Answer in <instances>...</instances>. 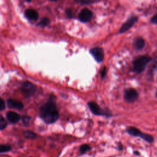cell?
<instances>
[{"mask_svg": "<svg viewBox=\"0 0 157 157\" xmlns=\"http://www.w3.org/2000/svg\"><path fill=\"white\" fill-rule=\"evenodd\" d=\"M126 132L134 137H139L140 138H142V139H144V140L147 141V142L149 143H151L154 141V139L153 137L150 134H145L143 133L142 132H141L139 129H138L137 128H135V127H129L127 129H126Z\"/></svg>", "mask_w": 157, "mask_h": 157, "instance_id": "3957f363", "label": "cell"}, {"mask_svg": "<svg viewBox=\"0 0 157 157\" xmlns=\"http://www.w3.org/2000/svg\"><path fill=\"white\" fill-rule=\"evenodd\" d=\"M5 108V102L3 100V99L1 98L0 99V110H3Z\"/></svg>", "mask_w": 157, "mask_h": 157, "instance_id": "44dd1931", "label": "cell"}, {"mask_svg": "<svg viewBox=\"0 0 157 157\" xmlns=\"http://www.w3.org/2000/svg\"><path fill=\"white\" fill-rule=\"evenodd\" d=\"M29 117H23L22 118V120H23V122L25 124H28V123H29Z\"/></svg>", "mask_w": 157, "mask_h": 157, "instance_id": "7402d4cb", "label": "cell"}, {"mask_svg": "<svg viewBox=\"0 0 157 157\" xmlns=\"http://www.w3.org/2000/svg\"><path fill=\"white\" fill-rule=\"evenodd\" d=\"M90 147L88 144H83L80 147V151L81 153H85L86 151L90 150Z\"/></svg>", "mask_w": 157, "mask_h": 157, "instance_id": "e0dca14e", "label": "cell"}, {"mask_svg": "<svg viewBox=\"0 0 157 157\" xmlns=\"http://www.w3.org/2000/svg\"><path fill=\"white\" fill-rule=\"evenodd\" d=\"M106 71H107L106 67H104L102 69L101 72V75L102 78V77H104L105 76V74H106Z\"/></svg>", "mask_w": 157, "mask_h": 157, "instance_id": "603a6c76", "label": "cell"}, {"mask_svg": "<svg viewBox=\"0 0 157 157\" xmlns=\"http://www.w3.org/2000/svg\"><path fill=\"white\" fill-rule=\"evenodd\" d=\"M23 95L26 98L33 96L36 91V86L29 82H23L20 88Z\"/></svg>", "mask_w": 157, "mask_h": 157, "instance_id": "277c9868", "label": "cell"}, {"mask_svg": "<svg viewBox=\"0 0 157 157\" xmlns=\"http://www.w3.org/2000/svg\"><path fill=\"white\" fill-rule=\"evenodd\" d=\"M0 152L1 153H4V152H7L11 150V147L9 145H1L0 147Z\"/></svg>", "mask_w": 157, "mask_h": 157, "instance_id": "2e32d148", "label": "cell"}, {"mask_svg": "<svg viewBox=\"0 0 157 157\" xmlns=\"http://www.w3.org/2000/svg\"><path fill=\"white\" fill-rule=\"evenodd\" d=\"M7 107L10 109H21L23 107V104L21 102L14 100V99H8L7 100Z\"/></svg>", "mask_w": 157, "mask_h": 157, "instance_id": "30bf717a", "label": "cell"}, {"mask_svg": "<svg viewBox=\"0 0 157 157\" xmlns=\"http://www.w3.org/2000/svg\"><path fill=\"white\" fill-rule=\"evenodd\" d=\"M156 97H157V92H156Z\"/></svg>", "mask_w": 157, "mask_h": 157, "instance_id": "83f0119b", "label": "cell"}, {"mask_svg": "<svg viewBox=\"0 0 157 157\" xmlns=\"http://www.w3.org/2000/svg\"><path fill=\"white\" fill-rule=\"evenodd\" d=\"M75 1L82 4H90L94 1V0H75Z\"/></svg>", "mask_w": 157, "mask_h": 157, "instance_id": "d6986e66", "label": "cell"}, {"mask_svg": "<svg viewBox=\"0 0 157 157\" xmlns=\"http://www.w3.org/2000/svg\"><path fill=\"white\" fill-rule=\"evenodd\" d=\"M90 53L98 62H101L104 59V53L103 50L100 47H94L90 50Z\"/></svg>", "mask_w": 157, "mask_h": 157, "instance_id": "ba28073f", "label": "cell"}, {"mask_svg": "<svg viewBox=\"0 0 157 157\" xmlns=\"http://www.w3.org/2000/svg\"><path fill=\"white\" fill-rule=\"evenodd\" d=\"M23 135L24 136L27 138V139H34L36 137L37 135L36 133H34V132L33 131H25L24 132H23Z\"/></svg>", "mask_w": 157, "mask_h": 157, "instance_id": "5bb4252c", "label": "cell"}, {"mask_svg": "<svg viewBox=\"0 0 157 157\" xmlns=\"http://www.w3.org/2000/svg\"><path fill=\"white\" fill-rule=\"evenodd\" d=\"M6 118L10 123H16L20 120V116L16 112H8L6 113Z\"/></svg>", "mask_w": 157, "mask_h": 157, "instance_id": "8fae6325", "label": "cell"}, {"mask_svg": "<svg viewBox=\"0 0 157 157\" xmlns=\"http://www.w3.org/2000/svg\"><path fill=\"white\" fill-rule=\"evenodd\" d=\"M50 1H57V0H50Z\"/></svg>", "mask_w": 157, "mask_h": 157, "instance_id": "484cf974", "label": "cell"}, {"mask_svg": "<svg viewBox=\"0 0 157 157\" xmlns=\"http://www.w3.org/2000/svg\"><path fill=\"white\" fill-rule=\"evenodd\" d=\"M26 1H31V0H26Z\"/></svg>", "mask_w": 157, "mask_h": 157, "instance_id": "4316f807", "label": "cell"}, {"mask_svg": "<svg viewBox=\"0 0 157 157\" xmlns=\"http://www.w3.org/2000/svg\"><path fill=\"white\" fill-rule=\"evenodd\" d=\"M137 20H138V18L136 16L131 17L121 26V27L119 31L120 33H125L126 31L129 30L135 24V23L137 21Z\"/></svg>", "mask_w": 157, "mask_h": 157, "instance_id": "8992f818", "label": "cell"}, {"mask_svg": "<svg viewBox=\"0 0 157 157\" xmlns=\"http://www.w3.org/2000/svg\"><path fill=\"white\" fill-rule=\"evenodd\" d=\"M134 153L135 155H139V153H138V151H134Z\"/></svg>", "mask_w": 157, "mask_h": 157, "instance_id": "d4e9b609", "label": "cell"}, {"mask_svg": "<svg viewBox=\"0 0 157 157\" xmlns=\"http://www.w3.org/2000/svg\"><path fill=\"white\" fill-rule=\"evenodd\" d=\"M39 115L47 124L55 122L59 118V113L56 104L52 98L40 109Z\"/></svg>", "mask_w": 157, "mask_h": 157, "instance_id": "6da1fadb", "label": "cell"}, {"mask_svg": "<svg viewBox=\"0 0 157 157\" xmlns=\"http://www.w3.org/2000/svg\"><path fill=\"white\" fill-rule=\"evenodd\" d=\"M25 16L31 20H36L38 18V13L34 9H27L25 12Z\"/></svg>", "mask_w": 157, "mask_h": 157, "instance_id": "7c38bea8", "label": "cell"}, {"mask_svg": "<svg viewBox=\"0 0 157 157\" xmlns=\"http://www.w3.org/2000/svg\"><path fill=\"white\" fill-rule=\"evenodd\" d=\"M7 126V122L2 116L0 117V129L3 130Z\"/></svg>", "mask_w": 157, "mask_h": 157, "instance_id": "9a60e30c", "label": "cell"}, {"mask_svg": "<svg viewBox=\"0 0 157 157\" xmlns=\"http://www.w3.org/2000/svg\"><path fill=\"white\" fill-rule=\"evenodd\" d=\"M150 21H151V23H153V24L157 25V13L155 14V15H153V16L151 18Z\"/></svg>", "mask_w": 157, "mask_h": 157, "instance_id": "ffe728a7", "label": "cell"}, {"mask_svg": "<svg viewBox=\"0 0 157 157\" xmlns=\"http://www.w3.org/2000/svg\"><path fill=\"white\" fill-rule=\"evenodd\" d=\"M88 105L93 114L96 115H107V113H105L103 110H102L101 108L96 102L93 101H90L88 103Z\"/></svg>", "mask_w": 157, "mask_h": 157, "instance_id": "52a82bcc", "label": "cell"}, {"mask_svg": "<svg viewBox=\"0 0 157 157\" xmlns=\"http://www.w3.org/2000/svg\"><path fill=\"white\" fill-rule=\"evenodd\" d=\"M151 60V58L148 56H141L136 59L133 62V70L134 71L140 73L143 72L147 64Z\"/></svg>", "mask_w": 157, "mask_h": 157, "instance_id": "7a4b0ae2", "label": "cell"}, {"mask_svg": "<svg viewBox=\"0 0 157 157\" xmlns=\"http://www.w3.org/2000/svg\"><path fill=\"white\" fill-rule=\"evenodd\" d=\"M145 45V40L142 37H137L134 42V47L136 50H142Z\"/></svg>", "mask_w": 157, "mask_h": 157, "instance_id": "4fadbf2b", "label": "cell"}, {"mask_svg": "<svg viewBox=\"0 0 157 157\" xmlns=\"http://www.w3.org/2000/svg\"><path fill=\"white\" fill-rule=\"evenodd\" d=\"M92 17L93 13L90 10L88 9H82L78 15V18L82 22L89 21L91 20Z\"/></svg>", "mask_w": 157, "mask_h": 157, "instance_id": "9c48e42d", "label": "cell"}, {"mask_svg": "<svg viewBox=\"0 0 157 157\" xmlns=\"http://www.w3.org/2000/svg\"><path fill=\"white\" fill-rule=\"evenodd\" d=\"M138 98V93L134 88H129L125 90L124 99L128 102H133Z\"/></svg>", "mask_w": 157, "mask_h": 157, "instance_id": "5b68a950", "label": "cell"}, {"mask_svg": "<svg viewBox=\"0 0 157 157\" xmlns=\"http://www.w3.org/2000/svg\"><path fill=\"white\" fill-rule=\"evenodd\" d=\"M66 13H67V17H69V18H71V17L72 16V12H71V10L70 9L67 10Z\"/></svg>", "mask_w": 157, "mask_h": 157, "instance_id": "cb8c5ba5", "label": "cell"}, {"mask_svg": "<svg viewBox=\"0 0 157 157\" xmlns=\"http://www.w3.org/2000/svg\"><path fill=\"white\" fill-rule=\"evenodd\" d=\"M48 23H49V20L47 18H44L39 22V25H40V26H45L48 24Z\"/></svg>", "mask_w": 157, "mask_h": 157, "instance_id": "ac0fdd59", "label": "cell"}]
</instances>
